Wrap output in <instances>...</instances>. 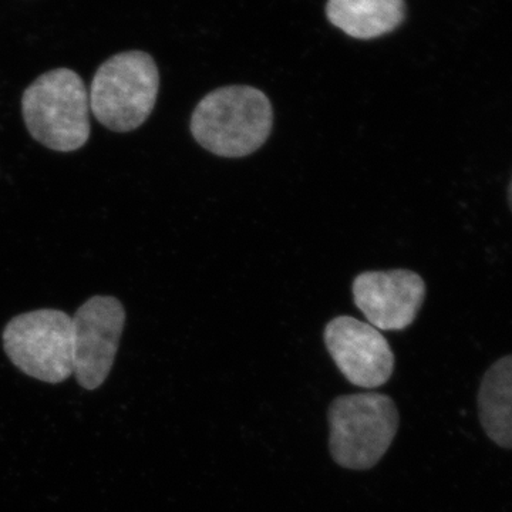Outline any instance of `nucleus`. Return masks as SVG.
I'll return each instance as SVG.
<instances>
[{
	"label": "nucleus",
	"mask_w": 512,
	"mask_h": 512,
	"mask_svg": "<svg viewBox=\"0 0 512 512\" xmlns=\"http://www.w3.org/2000/svg\"><path fill=\"white\" fill-rule=\"evenodd\" d=\"M3 349L20 372L57 384L73 375L72 318L57 309H39L10 319Z\"/></svg>",
	"instance_id": "5"
},
{
	"label": "nucleus",
	"mask_w": 512,
	"mask_h": 512,
	"mask_svg": "<svg viewBox=\"0 0 512 512\" xmlns=\"http://www.w3.org/2000/svg\"><path fill=\"white\" fill-rule=\"evenodd\" d=\"M508 202H510V208L512 211V178H511L510 188H508Z\"/></svg>",
	"instance_id": "11"
},
{
	"label": "nucleus",
	"mask_w": 512,
	"mask_h": 512,
	"mask_svg": "<svg viewBox=\"0 0 512 512\" xmlns=\"http://www.w3.org/2000/svg\"><path fill=\"white\" fill-rule=\"evenodd\" d=\"M478 409L487 436L498 446L512 448V356L498 360L485 373Z\"/></svg>",
	"instance_id": "10"
},
{
	"label": "nucleus",
	"mask_w": 512,
	"mask_h": 512,
	"mask_svg": "<svg viewBox=\"0 0 512 512\" xmlns=\"http://www.w3.org/2000/svg\"><path fill=\"white\" fill-rule=\"evenodd\" d=\"M22 113L30 136L50 150L72 153L89 141V92L73 70L37 77L23 93Z\"/></svg>",
	"instance_id": "2"
},
{
	"label": "nucleus",
	"mask_w": 512,
	"mask_h": 512,
	"mask_svg": "<svg viewBox=\"0 0 512 512\" xmlns=\"http://www.w3.org/2000/svg\"><path fill=\"white\" fill-rule=\"evenodd\" d=\"M329 426L333 460L350 470H367L389 450L399 427V413L384 394H349L330 406Z\"/></svg>",
	"instance_id": "4"
},
{
	"label": "nucleus",
	"mask_w": 512,
	"mask_h": 512,
	"mask_svg": "<svg viewBox=\"0 0 512 512\" xmlns=\"http://www.w3.org/2000/svg\"><path fill=\"white\" fill-rule=\"evenodd\" d=\"M126 326L123 303L113 296H93L72 318L73 375L86 390L106 382Z\"/></svg>",
	"instance_id": "6"
},
{
	"label": "nucleus",
	"mask_w": 512,
	"mask_h": 512,
	"mask_svg": "<svg viewBox=\"0 0 512 512\" xmlns=\"http://www.w3.org/2000/svg\"><path fill=\"white\" fill-rule=\"evenodd\" d=\"M158 90L160 73L153 57L138 50L119 53L94 74L90 109L101 126L114 133H128L151 116Z\"/></svg>",
	"instance_id": "3"
},
{
	"label": "nucleus",
	"mask_w": 512,
	"mask_h": 512,
	"mask_svg": "<svg viewBox=\"0 0 512 512\" xmlns=\"http://www.w3.org/2000/svg\"><path fill=\"white\" fill-rule=\"evenodd\" d=\"M352 289L357 308L377 330L409 328L426 296L421 276L407 269L363 272Z\"/></svg>",
	"instance_id": "8"
},
{
	"label": "nucleus",
	"mask_w": 512,
	"mask_h": 512,
	"mask_svg": "<svg viewBox=\"0 0 512 512\" xmlns=\"http://www.w3.org/2000/svg\"><path fill=\"white\" fill-rule=\"evenodd\" d=\"M325 345L333 362L350 383L375 389L389 382L394 355L389 342L370 323L339 316L325 328Z\"/></svg>",
	"instance_id": "7"
},
{
	"label": "nucleus",
	"mask_w": 512,
	"mask_h": 512,
	"mask_svg": "<svg viewBox=\"0 0 512 512\" xmlns=\"http://www.w3.org/2000/svg\"><path fill=\"white\" fill-rule=\"evenodd\" d=\"M272 123L274 111L265 93L251 86H228L198 103L191 117V133L215 156L239 158L264 146Z\"/></svg>",
	"instance_id": "1"
},
{
	"label": "nucleus",
	"mask_w": 512,
	"mask_h": 512,
	"mask_svg": "<svg viewBox=\"0 0 512 512\" xmlns=\"http://www.w3.org/2000/svg\"><path fill=\"white\" fill-rule=\"evenodd\" d=\"M326 15L346 35L369 40L400 26L406 5L404 0H329Z\"/></svg>",
	"instance_id": "9"
}]
</instances>
